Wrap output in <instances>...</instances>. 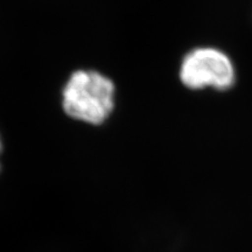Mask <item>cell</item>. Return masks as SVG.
<instances>
[{
    "label": "cell",
    "instance_id": "2",
    "mask_svg": "<svg viewBox=\"0 0 252 252\" xmlns=\"http://www.w3.org/2000/svg\"><path fill=\"white\" fill-rule=\"evenodd\" d=\"M179 76L188 89L213 88L225 91L234 87L236 70L231 59L224 52L214 47H200L185 56Z\"/></svg>",
    "mask_w": 252,
    "mask_h": 252
},
{
    "label": "cell",
    "instance_id": "3",
    "mask_svg": "<svg viewBox=\"0 0 252 252\" xmlns=\"http://www.w3.org/2000/svg\"><path fill=\"white\" fill-rule=\"evenodd\" d=\"M2 151V143H1V138H0V153H1Z\"/></svg>",
    "mask_w": 252,
    "mask_h": 252
},
{
    "label": "cell",
    "instance_id": "1",
    "mask_svg": "<svg viewBox=\"0 0 252 252\" xmlns=\"http://www.w3.org/2000/svg\"><path fill=\"white\" fill-rule=\"evenodd\" d=\"M115 83L94 70H77L62 93V106L69 117L91 125H100L115 108Z\"/></svg>",
    "mask_w": 252,
    "mask_h": 252
}]
</instances>
